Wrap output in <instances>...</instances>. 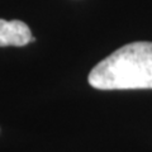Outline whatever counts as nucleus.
Wrapping results in <instances>:
<instances>
[{"label":"nucleus","mask_w":152,"mask_h":152,"mask_svg":"<svg viewBox=\"0 0 152 152\" xmlns=\"http://www.w3.org/2000/svg\"><path fill=\"white\" fill-rule=\"evenodd\" d=\"M31 41L32 33L24 22L0 19V47H23Z\"/></svg>","instance_id":"2"},{"label":"nucleus","mask_w":152,"mask_h":152,"mask_svg":"<svg viewBox=\"0 0 152 152\" xmlns=\"http://www.w3.org/2000/svg\"><path fill=\"white\" fill-rule=\"evenodd\" d=\"M88 81L99 90L152 89V42H132L94 66Z\"/></svg>","instance_id":"1"}]
</instances>
